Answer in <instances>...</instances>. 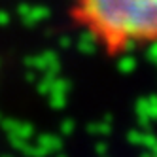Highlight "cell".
Masks as SVG:
<instances>
[{
	"instance_id": "1",
	"label": "cell",
	"mask_w": 157,
	"mask_h": 157,
	"mask_svg": "<svg viewBox=\"0 0 157 157\" xmlns=\"http://www.w3.org/2000/svg\"><path fill=\"white\" fill-rule=\"evenodd\" d=\"M68 17L108 57L157 46V0H68Z\"/></svg>"
}]
</instances>
